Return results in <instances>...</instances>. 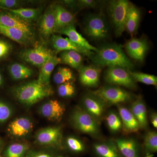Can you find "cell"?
Returning a JSON list of instances; mask_svg holds the SVG:
<instances>
[{
  "label": "cell",
  "instance_id": "cell-1",
  "mask_svg": "<svg viewBox=\"0 0 157 157\" xmlns=\"http://www.w3.org/2000/svg\"><path fill=\"white\" fill-rule=\"evenodd\" d=\"M94 65L103 67H120L129 71L134 65L124 52L121 45L112 43L102 45L89 57Z\"/></svg>",
  "mask_w": 157,
  "mask_h": 157
},
{
  "label": "cell",
  "instance_id": "cell-2",
  "mask_svg": "<svg viewBox=\"0 0 157 157\" xmlns=\"http://www.w3.org/2000/svg\"><path fill=\"white\" fill-rule=\"evenodd\" d=\"M53 94L50 85H45L37 80L20 86L14 90L15 98L21 103L30 106L36 104Z\"/></svg>",
  "mask_w": 157,
  "mask_h": 157
},
{
  "label": "cell",
  "instance_id": "cell-3",
  "mask_svg": "<svg viewBox=\"0 0 157 157\" xmlns=\"http://www.w3.org/2000/svg\"><path fill=\"white\" fill-rule=\"evenodd\" d=\"M130 2L127 0H113L108 2L107 11L116 37L125 31V22Z\"/></svg>",
  "mask_w": 157,
  "mask_h": 157
},
{
  "label": "cell",
  "instance_id": "cell-4",
  "mask_svg": "<svg viewBox=\"0 0 157 157\" xmlns=\"http://www.w3.org/2000/svg\"><path fill=\"white\" fill-rule=\"evenodd\" d=\"M84 33L90 39L101 41L109 36V27L104 14L101 13L90 14L85 21Z\"/></svg>",
  "mask_w": 157,
  "mask_h": 157
},
{
  "label": "cell",
  "instance_id": "cell-5",
  "mask_svg": "<svg viewBox=\"0 0 157 157\" xmlns=\"http://www.w3.org/2000/svg\"><path fill=\"white\" fill-rule=\"evenodd\" d=\"M71 121L75 128L82 133L92 137H97L100 134V124L80 107H76L73 111Z\"/></svg>",
  "mask_w": 157,
  "mask_h": 157
},
{
  "label": "cell",
  "instance_id": "cell-6",
  "mask_svg": "<svg viewBox=\"0 0 157 157\" xmlns=\"http://www.w3.org/2000/svg\"><path fill=\"white\" fill-rule=\"evenodd\" d=\"M104 102L105 105H120L131 101L133 95L118 86H104L91 92Z\"/></svg>",
  "mask_w": 157,
  "mask_h": 157
},
{
  "label": "cell",
  "instance_id": "cell-7",
  "mask_svg": "<svg viewBox=\"0 0 157 157\" xmlns=\"http://www.w3.org/2000/svg\"><path fill=\"white\" fill-rule=\"evenodd\" d=\"M129 71L120 67H108L104 76L105 81L109 84L136 90L137 88L136 82L131 76Z\"/></svg>",
  "mask_w": 157,
  "mask_h": 157
},
{
  "label": "cell",
  "instance_id": "cell-8",
  "mask_svg": "<svg viewBox=\"0 0 157 157\" xmlns=\"http://www.w3.org/2000/svg\"><path fill=\"white\" fill-rule=\"evenodd\" d=\"M54 56L53 52L42 46L25 49L19 54L25 61L39 68Z\"/></svg>",
  "mask_w": 157,
  "mask_h": 157
},
{
  "label": "cell",
  "instance_id": "cell-9",
  "mask_svg": "<svg viewBox=\"0 0 157 157\" xmlns=\"http://www.w3.org/2000/svg\"><path fill=\"white\" fill-rule=\"evenodd\" d=\"M36 139L41 145L58 147L61 145V128L60 127H50L41 129L36 133Z\"/></svg>",
  "mask_w": 157,
  "mask_h": 157
},
{
  "label": "cell",
  "instance_id": "cell-10",
  "mask_svg": "<svg viewBox=\"0 0 157 157\" xmlns=\"http://www.w3.org/2000/svg\"><path fill=\"white\" fill-rule=\"evenodd\" d=\"M0 25L19 29L33 36V29L30 22L10 11H0Z\"/></svg>",
  "mask_w": 157,
  "mask_h": 157
},
{
  "label": "cell",
  "instance_id": "cell-11",
  "mask_svg": "<svg viewBox=\"0 0 157 157\" xmlns=\"http://www.w3.org/2000/svg\"><path fill=\"white\" fill-rule=\"evenodd\" d=\"M125 49L129 56L134 59L143 62L149 49L148 42L146 39L133 38L125 45Z\"/></svg>",
  "mask_w": 157,
  "mask_h": 157
},
{
  "label": "cell",
  "instance_id": "cell-12",
  "mask_svg": "<svg viewBox=\"0 0 157 157\" xmlns=\"http://www.w3.org/2000/svg\"><path fill=\"white\" fill-rule=\"evenodd\" d=\"M102 68L95 65L82 66L79 70V80L89 87H96L100 83Z\"/></svg>",
  "mask_w": 157,
  "mask_h": 157
},
{
  "label": "cell",
  "instance_id": "cell-13",
  "mask_svg": "<svg viewBox=\"0 0 157 157\" xmlns=\"http://www.w3.org/2000/svg\"><path fill=\"white\" fill-rule=\"evenodd\" d=\"M82 104L84 110L100 124L106 106L104 102L91 93L85 96Z\"/></svg>",
  "mask_w": 157,
  "mask_h": 157
},
{
  "label": "cell",
  "instance_id": "cell-14",
  "mask_svg": "<svg viewBox=\"0 0 157 157\" xmlns=\"http://www.w3.org/2000/svg\"><path fill=\"white\" fill-rule=\"evenodd\" d=\"M66 109L64 105L57 100H50L41 106L40 114L49 121H60Z\"/></svg>",
  "mask_w": 157,
  "mask_h": 157
},
{
  "label": "cell",
  "instance_id": "cell-15",
  "mask_svg": "<svg viewBox=\"0 0 157 157\" xmlns=\"http://www.w3.org/2000/svg\"><path fill=\"white\" fill-rule=\"evenodd\" d=\"M51 42L53 48L57 52L73 50L89 57L94 52L76 45L69 38H63L59 35H52Z\"/></svg>",
  "mask_w": 157,
  "mask_h": 157
},
{
  "label": "cell",
  "instance_id": "cell-16",
  "mask_svg": "<svg viewBox=\"0 0 157 157\" xmlns=\"http://www.w3.org/2000/svg\"><path fill=\"white\" fill-rule=\"evenodd\" d=\"M55 23L54 33H58L62 29L68 26L74 25L76 19L70 11L62 5H54Z\"/></svg>",
  "mask_w": 157,
  "mask_h": 157
},
{
  "label": "cell",
  "instance_id": "cell-17",
  "mask_svg": "<svg viewBox=\"0 0 157 157\" xmlns=\"http://www.w3.org/2000/svg\"><path fill=\"white\" fill-rule=\"evenodd\" d=\"M55 23L54 5H52L45 10L39 21V33L43 39L47 40L54 33Z\"/></svg>",
  "mask_w": 157,
  "mask_h": 157
},
{
  "label": "cell",
  "instance_id": "cell-18",
  "mask_svg": "<svg viewBox=\"0 0 157 157\" xmlns=\"http://www.w3.org/2000/svg\"><path fill=\"white\" fill-rule=\"evenodd\" d=\"M119 115L121 118L124 133H135L140 128L139 123L131 110L121 105H117Z\"/></svg>",
  "mask_w": 157,
  "mask_h": 157
},
{
  "label": "cell",
  "instance_id": "cell-19",
  "mask_svg": "<svg viewBox=\"0 0 157 157\" xmlns=\"http://www.w3.org/2000/svg\"><path fill=\"white\" fill-rule=\"evenodd\" d=\"M114 142L122 157H140L138 145L131 138H118Z\"/></svg>",
  "mask_w": 157,
  "mask_h": 157
},
{
  "label": "cell",
  "instance_id": "cell-20",
  "mask_svg": "<svg viewBox=\"0 0 157 157\" xmlns=\"http://www.w3.org/2000/svg\"><path fill=\"white\" fill-rule=\"evenodd\" d=\"M0 33L21 45H29L33 42V36L19 29L0 25Z\"/></svg>",
  "mask_w": 157,
  "mask_h": 157
},
{
  "label": "cell",
  "instance_id": "cell-21",
  "mask_svg": "<svg viewBox=\"0 0 157 157\" xmlns=\"http://www.w3.org/2000/svg\"><path fill=\"white\" fill-rule=\"evenodd\" d=\"M33 124L29 119L21 117L14 120L9 124V131L15 137L25 136L32 131Z\"/></svg>",
  "mask_w": 157,
  "mask_h": 157
},
{
  "label": "cell",
  "instance_id": "cell-22",
  "mask_svg": "<svg viewBox=\"0 0 157 157\" xmlns=\"http://www.w3.org/2000/svg\"><path fill=\"white\" fill-rule=\"evenodd\" d=\"M58 33L66 35L72 42L82 48L94 52L97 50L96 47L90 44L86 39L76 31L74 25H71L65 28Z\"/></svg>",
  "mask_w": 157,
  "mask_h": 157
},
{
  "label": "cell",
  "instance_id": "cell-23",
  "mask_svg": "<svg viewBox=\"0 0 157 157\" xmlns=\"http://www.w3.org/2000/svg\"><path fill=\"white\" fill-rule=\"evenodd\" d=\"M141 13L140 10L135 5L130 2L126 20L125 30L132 36L137 33Z\"/></svg>",
  "mask_w": 157,
  "mask_h": 157
},
{
  "label": "cell",
  "instance_id": "cell-24",
  "mask_svg": "<svg viewBox=\"0 0 157 157\" xmlns=\"http://www.w3.org/2000/svg\"><path fill=\"white\" fill-rule=\"evenodd\" d=\"M130 110L138 121L140 128H146L147 126L146 107L141 97H138L132 103Z\"/></svg>",
  "mask_w": 157,
  "mask_h": 157
},
{
  "label": "cell",
  "instance_id": "cell-25",
  "mask_svg": "<svg viewBox=\"0 0 157 157\" xmlns=\"http://www.w3.org/2000/svg\"><path fill=\"white\" fill-rule=\"evenodd\" d=\"M60 63H62L60 59L56 55L48 60L40 68V73L37 81L42 84L50 85L49 82L52 73L57 65Z\"/></svg>",
  "mask_w": 157,
  "mask_h": 157
},
{
  "label": "cell",
  "instance_id": "cell-26",
  "mask_svg": "<svg viewBox=\"0 0 157 157\" xmlns=\"http://www.w3.org/2000/svg\"><path fill=\"white\" fill-rule=\"evenodd\" d=\"M93 147L98 157H122L114 142L96 143Z\"/></svg>",
  "mask_w": 157,
  "mask_h": 157
},
{
  "label": "cell",
  "instance_id": "cell-27",
  "mask_svg": "<svg viewBox=\"0 0 157 157\" xmlns=\"http://www.w3.org/2000/svg\"><path fill=\"white\" fill-rule=\"evenodd\" d=\"M59 58L62 63L67 65L73 69L79 70L82 67L83 57L81 54L75 51H63Z\"/></svg>",
  "mask_w": 157,
  "mask_h": 157
},
{
  "label": "cell",
  "instance_id": "cell-28",
  "mask_svg": "<svg viewBox=\"0 0 157 157\" xmlns=\"http://www.w3.org/2000/svg\"><path fill=\"white\" fill-rule=\"evenodd\" d=\"M9 73L15 80H23L33 75V71L31 68L19 63H14L9 66Z\"/></svg>",
  "mask_w": 157,
  "mask_h": 157
},
{
  "label": "cell",
  "instance_id": "cell-29",
  "mask_svg": "<svg viewBox=\"0 0 157 157\" xmlns=\"http://www.w3.org/2000/svg\"><path fill=\"white\" fill-rule=\"evenodd\" d=\"M7 11L12 12L18 15L22 19L30 22L32 21L36 20L39 17L42 12V9L37 8H17L14 9H5Z\"/></svg>",
  "mask_w": 157,
  "mask_h": 157
},
{
  "label": "cell",
  "instance_id": "cell-30",
  "mask_svg": "<svg viewBox=\"0 0 157 157\" xmlns=\"http://www.w3.org/2000/svg\"><path fill=\"white\" fill-rule=\"evenodd\" d=\"M29 149V145L25 143H14L8 147L6 157H25Z\"/></svg>",
  "mask_w": 157,
  "mask_h": 157
},
{
  "label": "cell",
  "instance_id": "cell-31",
  "mask_svg": "<svg viewBox=\"0 0 157 157\" xmlns=\"http://www.w3.org/2000/svg\"><path fill=\"white\" fill-rule=\"evenodd\" d=\"M74 79L73 71L69 68L62 67L57 69L53 77L54 81L58 85L72 82Z\"/></svg>",
  "mask_w": 157,
  "mask_h": 157
},
{
  "label": "cell",
  "instance_id": "cell-32",
  "mask_svg": "<svg viewBox=\"0 0 157 157\" xmlns=\"http://www.w3.org/2000/svg\"><path fill=\"white\" fill-rule=\"evenodd\" d=\"M130 74L136 82H140L148 85H157L156 76L140 72L130 71Z\"/></svg>",
  "mask_w": 157,
  "mask_h": 157
},
{
  "label": "cell",
  "instance_id": "cell-33",
  "mask_svg": "<svg viewBox=\"0 0 157 157\" xmlns=\"http://www.w3.org/2000/svg\"><path fill=\"white\" fill-rule=\"evenodd\" d=\"M144 146L146 153L152 154L157 151V132L150 131L147 133L144 137Z\"/></svg>",
  "mask_w": 157,
  "mask_h": 157
},
{
  "label": "cell",
  "instance_id": "cell-34",
  "mask_svg": "<svg viewBox=\"0 0 157 157\" xmlns=\"http://www.w3.org/2000/svg\"><path fill=\"white\" fill-rule=\"evenodd\" d=\"M107 125L110 131L115 133L122 129V124L118 114L114 112H110L106 117Z\"/></svg>",
  "mask_w": 157,
  "mask_h": 157
},
{
  "label": "cell",
  "instance_id": "cell-35",
  "mask_svg": "<svg viewBox=\"0 0 157 157\" xmlns=\"http://www.w3.org/2000/svg\"><path fill=\"white\" fill-rule=\"evenodd\" d=\"M66 144L70 151L75 153H81L86 150L84 143L78 138L72 136L67 138Z\"/></svg>",
  "mask_w": 157,
  "mask_h": 157
},
{
  "label": "cell",
  "instance_id": "cell-36",
  "mask_svg": "<svg viewBox=\"0 0 157 157\" xmlns=\"http://www.w3.org/2000/svg\"><path fill=\"white\" fill-rule=\"evenodd\" d=\"M76 89L73 82H69L59 85L58 93L59 96L62 98L72 97L75 94Z\"/></svg>",
  "mask_w": 157,
  "mask_h": 157
},
{
  "label": "cell",
  "instance_id": "cell-37",
  "mask_svg": "<svg viewBox=\"0 0 157 157\" xmlns=\"http://www.w3.org/2000/svg\"><path fill=\"white\" fill-rule=\"evenodd\" d=\"M12 113V109L9 105L0 101V122H4L9 120Z\"/></svg>",
  "mask_w": 157,
  "mask_h": 157
},
{
  "label": "cell",
  "instance_id": "cell-38",
  "mask_svg": "<svg viewBox=\"0 0 157 157\" xmlns=\"http://www.w3.org/2000/svg\"><path fill=\"white\" fill-rule=\"evenodd\" d=\"M99 3V1L95 0H79L77 1V9H93L97 7Z\"/></svg>",
  "mask_w": 157,
  "mask_h": 157
},
{
  "label": "cell",
  "instance_id": "cell-39",
  "mask_svg": "<svg viewBox=\"0 0 157 157\" xmlns=\"http://www.w3.org/2000/svg\"><path fill=\"white\" fill-rule=\"evenodd\" d=\"M21 2L17 0H0V9H17Z\"/></svg>",
  "mask_w": 157,
  "mask_h": 157
},
{
  "label": "cell",
  "instance_id": "cell-40",
  "mask_svg": "<svg viewBox=\"0 0 157 157\" xmlns=\"http://www.w3.org/2000/svg\"><path fill=\"white\" fill-rule=\"evenodd\" d=\"M11 45L6 41L0 40V59L6 57L11 51Z\"/></svg>",
  "mask_w": 157,
  "mask_h": 157
},
{
  "label": "cell",
  "instance_id": "cell-41",
  "mask_svg": "<svg viewBox=\"0 0 157 157\" xmlns=\"http://www.w3.org/2000/svg\"><path fill=\"white\" fill-rule=\"evenodd\" d=\"M25 157H54L52 155L44 152H30Z\"/></svg>",
  "mask_w": 157,
  "mask_h": 157
},
{
  "label": "cell",
  "instance_id": "cell-42",
  "mask_svg": "<svg viewBox=\"0 0 157 157\" xmlns=\"http://www.w3.org/2000/svg\"><path fill=\"white\" fill-rule=\"evenodd\" d=\"M151 122L155 128H157V115L156 113H151Z\"/></svg>",
  "mask_w": 157,
  "mask_h": 157
},
{
  "label": "cell",
  "instance_id": "cell-43",
  "mask_svg": "<svg viewBox=\"0 0 157 157\" xmlns=\"http://www.w3.org/2000/svg\"><path fill=\"white\" fill-rule=\"evenodd\" d=\"M3 82V78L2 76V74L0 73V86L2 85V83Z\"/></svg>",
  "mask_w": 157,
  "mask_h": 157
},
{
  "label": "cell",
  "instance_id": "cell-44",
  "mask_svg": "<svg viewBox=\"0 0 157 157\" xmlns=\"http://www.w3.org/2000/svg\"><path fill=\"white\" fill-rule=\"evenodd\" d=\"M153 155L152 154L146 153L145 157H153Z\"/></svg>",
  "mask_w": 157,
  "mask_h": 157
},
{
  "label": "cell",
  "instance_id": "cell-45",
  "mask_svg": "<svg viewBox=\"0 0 157 157\" xmlns=\"http://www.w3.org/2000/svg\"><path fill=\"white\" fill-rule=\"evenodd\" d=\"M56 157H64L63 156H62V155H59V156H57Z\"/></svg>",
  "mask_w": 157,
  "mask_h": 157
},
{
  "label": "cell",
  "instance_id": "cell-46",
  "mask_svg": "<svg viewBox=\"0 0 157 157\" xmlns=\"http://www.w3.org/2000/svg\"><path fill=\"white\" fill-rule=\"evenodd\" d=\"M1 140H0V147H1Z\"/></svg>",
  "mask_w": 157,
  "mask_h": 157
},
{
  "label": "cell",
  "instance_id": "cell-47",
  "mask_svg": "<svg viewBox=\"0 0 157 157\" xmlns=\"http://www.w3.org/2000/svg\"><path fill=\"white\" fill-rule=\"evenodd\" d=\"M0 157H2V156H1V155H0Z\"/></svg>",
  "mask_w": 157,
  "mask_h": 157
}]
</instances>
